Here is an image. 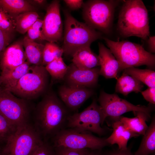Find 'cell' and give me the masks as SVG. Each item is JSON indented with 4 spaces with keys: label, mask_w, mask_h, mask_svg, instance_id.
Masks as SVG:
<instances>
[{
    "label": "cell",
    "mask_w": 155,
    "mask_h": 155,
    "mask_svg": "<svg viewBox=\"0 0 155 155\" xmlns=\"http://www.w3.org/2000/svg\"><path fill=\"white\" fill-rule=\"evenodd\" d=\"M37 105L34 126L42 138L47 140L66 128L69 110L52 91L48 90Z\"/></svg>",
    "instance_id": "1"
},
{
    "label": "cell",
    "mask_w": 155,
    "mask_h": 155,
    "mask_svg": "<svg viewBox=\"0 0 155 155\" xmlns=\"http://www.w3.org/2000/svg\"><path fill=\"white\" fill-rule=\"evenodd\" d=\"M119 11L117 30L122 37H138L146 40L150 36L148 10L141 0L123 1Z\"/></svg>",
    "instance_id": "2"
},
{
    "label": "cell",
    "mask_w": 155,
    "mask_h": 155,
    "mask_svg": "<svg viewBox=\"0 0 155 155\" xmlns=\"http://www.w3.org/2000/svg\"><path fill=\"white\" fill-rule=\"evenodd\" d=\"M64 13L65 29L62 48L66 56L71 57L77 50L90 46L92 43L102 37V33L78 21L67 10Z\"/></svg>",
    "instance_id": "3"
},
{
    "label": "cell",
    "mask_w": 155,
    "mask_h": 155,
    "mask_svg": "<svg viewBox=\"0 0 155 155\" xmlns=\"http://www.w3.org/2000/svg\"><path fill=\"white\" fill-rule=\"evenodd\" d=\"M107 46L118 61L120 71L130 67L146 65L154 67L155 55L139 44L128 40L115 41L103 37Z\"/></svg>",
    "instance_id": "4"
},
{
    "label": "cell",
    "mask_w": 155,
    "mask_h": 155,
    "mask_svg": "<svg viewBox=\"0 0 155 155\" xmlns=\"http://www.w3.org/2000/svg\"><path fill=\"white\" fill-rule=\"evenodd\" d=\"M121 1L91 0L84 3L82 16L85 23L102 33L112 31L115 9Z\"/></svg>",
    "instance_id": "5"
},
{
    "label": "cell",
    "mask_w": 155,
    "mask_h": 155,
    "mask_svg": "<svg viewBox=\"0 0 155 155\" xmlns=\"http://www.w3.org/2000/svg\"><path fill=\"white\" fill-rule=\"evenodd\" d=\"M49 76L44 66L31 65L16 86L9 91L21 98L27 100L36 99L48 90Z\"/></svg>",
    "instance_id": "6"
},
{
    "label": "cell",
    "mask_w": 155,
    "mask_h": 155,
    "mask_svg": "<svg viewBox=\"0 0 155 155\" xmlns=\"http://www.w3.org/2000/svg\"><path fill=\"white\" fill-rule=\"evenodd\" d=\"M106 138L96 136L91 132L74 128H66L52 138L53 147L75 149L100 150L109 144Z\"/></svg>",
    "instance_id": "7"
},
{
    "label": "cell",
    "mask_w": 155,
    "mask_h": 155,
    "mask_svg": "<svg viewBox=\"0 0 155 155\" xmlns=\"http://www.w3.org/2000/svg\"><path fill=\"white\" fill-rule=\"evenodd\" d=\"M29 123L17 128L4 146L7 155H32L43 141Z\"/></svg>",
    "instance_id": "8"
},
{
    "label": "cell",
    "mask_w": 155,
    "mask_h": 155,
    "mask_svg": "<svg viewBox=\"0 0 155 155\" xmlns=\"http://www.w3.org/2000/svg\"><path fill=\"white\" fill-rule=\"evenodd\" d=\"M28 100L2 88L0 90V113L17 128L28 123L30 109Z\"/></svg>",
    "instance_id": "9"
},
{
    "label": "cell",
    "mask_w": 155,
    "mask_h": 155,
    "mask_svg": "<svg viewBox=\"0 0 155 155\" xmlns=\"http://www.w3.org/2000/svg\"><path fill=\"white\" fill-rule=\"evenodd\" d=\"M102 109L96 98L82 112L71 114L68 117L66 128H74L104 134L105 130L101 127L104 121Z\"/></svg>",
    "instance_id": "10"
},
{
    "label": "cell",
    "mask_w": 155,
    "mask_h": 155,
    "mask_svg": "<svg viewBox=\"0 0 155 155\" xmlns=\"http://www.w3.org/2000/svg\"><path fill=\"white\" fill-rule=\"evenodd\" d=\"M98 101L104 120L108 117H118L124 113L131 111H141L150 115L151 111L149 107L134 105L119 97L116 94H109L104 91L100 92Z\"/></svg>",
    "instance_id": "11"
},
{
    "label": "cell",
    "mask_w": 155,
    "mask_h": 155,
    "mask_svg": "<svg viewBox=\"0 0 155 155\" xmlns=\"http://www.w3.org/2000/svg\"><path fill=\"white\" fill-rule=\"evenodd\" d=\"M60 15L59 1H53L48 7L43 20L44 40L55 43L63 39V24Z\"/></svg>",
    "instance_id": "12"
},
{
    "label": "cell",
    "mask_w": 155,
    "mask_h": 155,
    "mask_svg": "<svg viewBox=\"0 0 155 155\" xmlns=\"http://www.w3.org/2000/svg\"><path fill=\"white\" fill-rule=\"evenodd\" d=\"M99 68L87 69L78 68L72 63L68 65L63 81L71 86L92 88L97 84L100 75Z\"/></svg>",
    "instance_id": "13"
},
{
    "label": "cell",
    "mask_w": 155,
    "mask_h": 155,
    "mask_svg": "<svg viewBox=\"0 0 155 155\" xmlns=\"http://www.w3.org/2000/svg\"><path fill=\"white\" fill-rule=\"evenodd\" d=\"M58 92L60 100L68 109L71 111L78 108L94 93L92 88L66 84L60 86Z\"/></svg>",
    "instance_id": "14"
},
{
    "label": "cell",
    "mask_w": 155,
    "mask_h": 155,
    "mask_svg": "<svg viewBox=\"0 0 155 155\" xmlns=\"http://www.w3.org/2000/svg\"><path fill=\"white\" fill-rule=\"evenodd\" d=\"M27 61L22 40L9 45L0 59L1 76H2Z\"/></svg>",
    "instance_id": "15"
},
{
    "label": "cell",
    "mask_w": 155,
    "mask_h": 155,
    "mask_svg": "<svg viewBox=\"0 0 155 155\" xmlns=\"http://www.w3.org/2000/svg\"><path fill=\"white\" fill-rule=\"evenodd\" d=\"M100 75L106 79L118 78L120 72L119 64L110 50L102 42L98 43Z\"/></svg>",
    "instance_id": "16"
},
{
    "label": "cell",
    "mask_w": 155,
    "mask_h": 155,
    "mask_svg": "<svg viewBox=\"0 0 155 155\" xmlns=\"http://www.w3.org/2000/svg\"><path fill=\"white\" fill-rule=\"evenodd\" d=\"M118 117L112 118L114 119L112 123L113 131L106 140L109 145L117 144L119 149L125 150L127 148V145L129 140L133 137L139 135L126 128Z\"/></svg>",
    "instance_id": "17"
},
{
    "label": "cell",
    "mask_w": 155,
    "mask_h": 155,
    "mask_svg": "<svg viewBox=\"0 0 155 155\" xmlns=\"http://www.w3.org/2000/svg\"><path fill=\"white\" fill-rule=\"evenodd\" d=\"M71 57L72 63L81 69H90L100 66L98 56L92 51L90 46L79 49Z\"/></svg>",
    "instance_id": "18"
},
{
    "label": "cell",
    "mask_w": 155,
    "mask_h": 155,
    "mask_svg": "<svg viewBox=\"0 0 155 155\" xmlns=\"http://www.w3.org/2000/svg\"><path fill=\"white\" fill-rule=\"evenodd\" d=\"M133 112L135 115L134 117L121 116L119 119L126 128L139 135H144L148 127L146 122L150 117V115L141 111Z\"/></svg>",
    "instance_id": "19"
},
{
    "label": "cell",
    "mask_w": 155,
    "mask_h": 155,
    "mask_svg": "<svg viewBox=\"0 0 155 155\" xmlns=\"http://www.w3.org/2000/svg\"><path fill=\"white\" fill-rule=\"evenodd\" d=\"M27 61L31 65H42L44 45L32 41L26 36L22 40Z\"/></svg>",
    "instance_id": "20"
},
{
    "label": "cell",
    "mask_w": 155,
    "mask_h": 155,
    "mask_svg": "<svg viewBox=\"0 0 155 155\" xmlns=\"http://www.w3.org/2000/svg\"><path fill=\"white\" fill-rule=\"evenodd\" d=\"M117 80L115 92L124 96L132 92L136 93L141 92L144 87L142 83L124 72Z\"/></svg>",
    "instance_id": "21"
},
{
    "label": "cell",
    "mask_w": 155,
    "mask_h": 155,
    "mask_svg": "<svg viewBox=\"0 0 155 155\" xmlns=\"http://www.w3.org/2000/svg\"><path fill=\"white\" fill-rule=\"evenodd\" d=\"M0 6L15 18L23 13L36 10L28 0H0Z\"/></svg>",
    "instance_id": "22"
},
{
    "label": "cell",
    "mask_w": 155,
    "mask_h": 155,
    "mask_svg": "<svg viewBox=\"0 0 155 155\" xmlns=\"http://www.w3.org/2000/svg\"><path fill=\"white\" fill-rule=\"evenodd\" d=\"M139 148L134 155H149L155 151V119L152 122L143 135Z\"/></svg>",
    "instance_id": "23"
},
{
    "label": "cell",
    "mask_w": 155,
    "mask_h": 155,
    "mask_svg": "<svg viewBox=\"0 0 155 155\" xmlns=\"http://www.w3.org/2000/svg\"><path fill=\"white\" fill-rule=\"evenodd\" d=\"M31 65L27 61L5 75L1 76L3 88L10 90L28 72Z\"/></svg>",
    "instance_id": "24"
},
{
    "label": "cell",
    "mask_w": 155,
    "mask_h": 155,
    "mask_svg": "<svg viewBox=\"0 0 155 155\" xmlns=\"http://www.w3.org/2000/svg\"><path fill=\"white\" fill-rule=\"evenodd\" d=\"M45 67L51 76V84L63 80L68 68L62 57L55 59Z\"/></svg>",
    "instance_id": "25"
},
{
    "label": "cell",
    "mask_w": 155,
    "mask_h": 155,
    "mask_svg": "<svg viewBox=\"0 0 155 155\" xmlns=\"http://www.w3.org/2000/svg\"><path fill=\"white\" fill-rule=\"evenodd\" d=\"M123 71V72L135 78L148 87H155V72L154 71L133 67L127 68Z\"/></svg>",
    "instance_id": "26"
},
{
    "label": "cell",
    "mask_w": 155,
    "mask_h": 155,
    "mask_svg": "<svg viewBox=\"0 0 155 155\" xmlns=\"http://www.w3.org/2000/svg\"><path fill=\"white\" fill-rule=\"evenodd\" d=\"M40 17L35 11L28 12L19 14L15 18L16 31L24 34Z\"/></svg>",
    "instance_id": "27"
},
{
    "label": "cell",
    "mask_w": 155,
    "mask_h": 155,
    "mask_svg": "<svg viewBox=\"0 0 155 155\" xmlns=\"http://www.w3.org/2000/svg\"><path fill=\"white\" fill-rule=\"evenodd\" d=\"M63 54L62 48L55 43H46L43 52L42 66L45 67L55 59L61 57Z\"/></svg>",
    "instance_id": "28"
},
{
    "label": "cell",
    "mask_w": 155,
    "mask_h": 155,
    "mask_svg": "<svg viewBox=\"0 0 155 155\" xmlns=\"http://www.w3.org/2000/svg\"><path fill=\"white\" fill-rule=\"evenodd\" d=\"M0 29L11 35L16 31L15 18L0 6Z\"/></svg>",
    "instance_id": "29"
},
{
    "label": "cell",
    "mask_w": 155,
    "mask_h": 155,
    "mask_svg": "<svg viewBox=\"0 0 155 155\" xmlns=\"http://www.w3.org/2000/svg\"><path fill=\"white\" fill-rule=\"evenodd\" d=\"M17 129L0 113V144H5Z\"/></svg>",
    "instance_id": "30"
},
{
    "label": "cell",
    "mask_w": 155,
    "mask_h": 155,
    "mask_svg": "<svg viewBox=\"0 0 155 155\" xmlns=\"http://www.w3.org/2000/svg\"><path fill=\"white\" fill-rule=\"evenodd\" d=\"M43 21L39 18L30 28L27 32L26 36L30 40L42 43L44 41L43 34Z\"/></svg>",
    "instance_id": "31"
},
{
    "label": "cell",
    "mask_w": 155,
    "mask_h": 155,
    "mask_svg": "<svg viewBox=\"0 0 155 155\" xmlns=\"http://www.w3.org/2000/svg\"><path fill=\"white\" fill-rule=\"evenodd\" d=\"M55 155H87L88 149L75 150L63 147H54Z\"/></svg>",
    "instance_id": "32"
},
{
    "label": "cell",
    "mask_w": 155,
    "mask_h": 155,
    "mask_svg": "<svg viewBox=\"0 0 155 155\" xmlns=\"http://www.w3.org/2000/svg\"><path fill=\"white\" fill-rule=\"evenodd\" d=\"M32 155H55L54 148L47 140H44Z\"/></svg>",
    "instance_id": "33"
},
{
    "label": "cell",
    "mask_w": 155,
    "mask_h": 155,
    "mask_svg": "<svg viewBox=\"0 0 155 155\" xmlns=\"http://www.w3.org/2000/svg\"><path fill=\"white\" fill-rule=\"evenodd\" d=\"M13 35L8 34L0 29V59L6 48L10 44Z\"/></svg>",
    "instance_id": "34"
},
{
    "label": "cell",
    "mask_w": 155,
    "mask_h": 155,
    "mask_svg": "<svg viewBox=\"0 0 155 155\" xmlns=\"http://www.w3.org/2000/svg\"><path fill=\"white\" fill-rule=\"evenodd\" d=\"M144 99L150 103L155 104V87H148L144 91L141 92Z\"/></svg>",
    "instance_id": "35"
},
{
    "label": "cell",
    "mask_w": 155,
    "mask_h": 155,
    "mask_svg": "<svg viewBox=\"0 0 155 155\" xmlns=\"http://www.w3.org/2000/svg\"><path fill=\"white\" fill-rule=\"evenodd\" d=\"M64 1L67 6L72 10H77L82 7L84 3L82 0H64Z\"/></svg>",
    "instance_id": "36"
},
{
    "label": "cell",
    "mask_w": 155,
    "mask_h": 155,
    "mask_svg": "<svg viewBox=\"0 0 155 155\" xmlns=\"http://www.w3.org/2000/svg\"><path fill=\"white\" fill-rule=\"evenodd\" d=\"M102 155H134L131 152V149L127 148L125 150H120L118 149L110 152L106 154L102 153Z\"/></svg>",
    "instance_id": "37"
},
{
    "label": "cell",
    "mask_w": 155,
    "mask_h": 155,
    "mask_svg": "<svg viewBox=\"0 0 155 155\" xmlns=\"http://www.w3.org/2000/svg\"><path fill=\"white\" fill-rule=\"evenodd\" d=\"M148 47L151 53H154L155 52V36H150L146 40Z\"/></svg>",
    "instance_id": "38"
},
{
    "label": "cell",
    "mask_w": 155,
    "mask_h": 155,
    "mask_svg": "<svg viewBox=\"0 0 155 155\" xmlns=\"http://www.w3.org/2000/svg\"><path fill=\"white\" fill-rule=\"evenodd\" d=\"M28 1L33 6L36 5L40 6L44 5L46 1L44 0H28Z\"/></svg>",
    "instance_id": "39"
},
{
    "label": "cell",
    "mask_w": 155,
    "mask_h": 155,
    "mask_svg": "<svg viewBox=\"0 0 155 155\" xmlns=\"http://www.w3.org/2000/svg\"><path fill=\"white\" fill-rule=\"evenodd\" d=\"M3 144L0 143V155H7L4 150V146L5 144Z\"/></svg>",
    "instance_id": "40"
},
{
    "label": "cell",
    "mask_w": 155,
    "mask_h": 155,
    "mask_svg": "<svg viewBox=\"0 0 155 155\" xmlns=\"http://www.w3.org/2000/svg\"><path fill=\"white\" fill-rule=\"evenodd\" d=\"M87 155H102V153L99 152L89 151Z\"/></svg>",
    "instance_id": "41"
},
{
    "label": "cell",
    "mask_w": 155,
    "mask_h": 155,
    "mask_svg": "<svg viewBox=\"0 0 155 155\" xmlns=\"http://www.w3.org/2000/svg\"><path fill=\"white\" fill-rule=\"evenodd\" d=\"M2 81L1 77L0 74V90L2 88Z\"/></svg>",
    "instance_id": "42"
}]
</instances>
